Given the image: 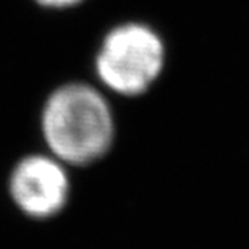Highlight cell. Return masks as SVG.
<instances>
[{"label": "cell", "instance_id": "1", "mask_svg": "<svg viewBox=\"0 0 249 249\" xmlns=\"http://www.w3.org/2000/svg\"><path fill=\"white\" fill-rule=\"evenodd\" d=\"M42 136L62 163L89 165L110 151L115 122L110 106L97 89L70 83L55 89L42 110Z\"/></svg>", "mask_w": 249, "mask_h": 249}, {"label": "cell", "instance_id": "4", "mask_svg": "<svg viewBox=\"0 0 249 249\" xmlns=\"http://www.w3.org/2000/svg\"><path fill=\"white\" fill-rule=\"evenodd\" d=\"M39 5L42 7H49V8H67V7H73V5H78L83 0H36Z\"/></svg>", "mask_w": 249, "mask_h": 249}, {"label": "cell", "instance_id": "3", "mask_svg": "<svg viewBox=\"0 0 249 249\" xmlns=\"http://www.w3.org/2000/svg\"><path fill=\"white\" fill-rule=\"evenodd\" d=\"M8 191L24 215L44 220L57 215L67 206L70 180L58 159L34 154L13 167Z\"/></svg>", "mask_w": 249, "mask_h": 249}, {"label": "cell", "instance_id": "2", "mask_svg": "<svg viewBox=\"0 0 249 249\" xmlns=\"http://www.w3.org/2000/svg\"><path fill=\"white\" fill-rule=\"evenodd\" d=\"M165 49L151 28L126 23L112 29L96 58L101 81L122 96H139L160 76Z\"/></svg>", "mask_w": 249, "mask_h": 249}]
</instances>
